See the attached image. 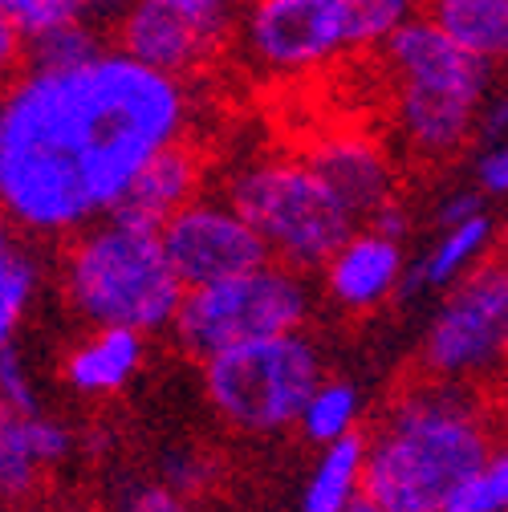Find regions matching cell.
I'll use <instances>...</instances> for the list:
<instances>
[{
  "mask_svg": "<svg viewBox=\"0 0 508 512\" xmlns=\"http://www.w3.org/2000/svg\"><path fill=\"white\" fill-rule=\"evenodd\" d=\"M192 90L106 45L70 70L0 90V212L57 240L114 216L139 167L187 139Z\"/></svg>",
  "mask_w": 508,
  "mask_h": 512,
  "instance_id": "1",
  "label": "cell"
},
{
  "mask_svg": "<svg viewBox=\"0 0 508 512\" xmlns=\"http://www.w3.org/2000/svg\"><path fill=\"white\" fill-rule=\"evenodd\" d=\"M492 452V423L476 391L427 378L403 391L366 439L362 500L378 512H439Z\"/></svg>",
  "mask_w": 508,
  "mask_h": 512,
  "instance_id": "2",
  "label": "cell"
},
{
  "mask_svg": "<svg viewBox=\"0 0 508 512\" xmlns=\"http://www.w3.org/2000/svg\"><path fill=\"white\" fill-rule=\"evenodd\" d=\"M378 61L391 78V126L415 163H452L472 147L492 66L460 53L435 25L411 17Z\"/></svg>",
  "mask_w": 508,
  "mask_h": 512,
  "instance_id": "3",
  "label": "cell"
},
{
  "mask_svg": "<svg viewBox=\"0 0 508 512\" xmlns=\"http://www.w3.org/2000/svg\"><path fill=\"white\" fill-rule=\"evenodd\" d=\"M61 293L90 330H171L183 285L167 265L159 232L106 216L61 248Z\"/></svg>",
  "mask_w": 508,
  "mask_h": 512,
  "instance_id": "4",
  "label": "cell"
},
{
  "mask_svg": "<svg viewBox=\"0 0 508 512\" xmlns=\"http://www.w3.org/2000/svg\"><path fill=\"white\" fill-rule=\"evenodd\" d=\"M224 200L257 232L269 261L293 273L322 269L326 256L358 228L334 191L293 151L240 163L224 183Z\"/></svg>",
  "mask_w": 508,
  "mask_h": 512,
  "instance_id": "5",
  "label": "cell"
},
{
  "mask_svg": "<svg viewBox=\"0 0 508 512\" xmlns=\"http://www.w3.org/2000/svg\"><path fill=\"white\" fill-rule=\"evenodd\" d=\"M309 309H313V289L305 273L265 261L240 277L204 289H183V301L171 317V334L183 354L204 362L232 346L301 334L309 322Z\"/></svg>",
  "mask_w": 508,
  "mask_h": 512,
  "instance_id": "6",
  "label": "cell"
},
{
  "mask_svg": "<svg viewBox=\"0 0 508 512\" xmlns=\"http://www.w3.org/2000/svg\"><path fill=\"white\" fill-rule=\"evenodd\" d=\"M322 378V350L305 330L204 358L208 403L228 427L244 435H277L293 427Z\"/></svg>",
  "mask_w": 508,
  "mask_h": 512,
  "instance_id": "7",
  "label": "cell"
},
{
  "mask_svg": "<svg viewBox=\"0 0 508 512\" xmlns=\"http://www.w3.org/2000/svg\"><path fill=\"white\" fill-rule=\"evenodd\" d=\"M232 41L244 66L269 82H297L350 57L342 0H248Z\"/></svg>",
  "mask_w": 508,
  "mask_h": 512,
  "instance_id": "8",
  "label": "cell"
},
{
  "mask_svg": "<svg viewBox=\"0 0 508 512\" xmlns=\"http://www.w3.org/2000/svg\"><path fill=\"white\" fill-rule=\"evenodd\" d=\"M244 9L248 0H135L114 25V49L155 74L187 82L224 57Z\"/></svg>",
  "mask_w": 508,
  "mask_h": 512,
  "instance_id": "9",
  "label": "cell"
},
{
  "mask_svg": "<svg viewBox=\"0 0 508 512\" xmlns=\"http://www.w3.org/2000/svg\"><path fill=\"white\" fill-rule=\"evenodd\" d=\"M508 342V273L500 261L480 265L448 289L423 338V370L435 382L476 387L488 378Z\"/></svg>",
  "mask_w": 508,
  "mask_h": 512,
  "instance_id": "10",
  "label": "cell"
},
{
  "mask_svg": "<svg viewBox=\"0 0 508 512\" xmlns=\"http://www.w3.org/2000/svg\"><path fill=\"white\" fill-rule=\"evenodd\" d=\"M159 244L183 289H204L269 261L257 232L228 208V200L216 196H200L196 204L175 212L159 228Z\"/></svg>",
  "mask_w": 508,
  "mask_h": 512,
  "instance_id": "11",
  "label": "cell"
},
{
  "mask_svg": "<svg viewBox=\"0 0 508 512\" xmlns=\"http://www.w3.org/2000/svg\"><path fill=\"white\" fill-rule=\"evenodd\" d=\"M309 171L322 179L334 200L362 228L374 212L399 200V167L395 155L366 131H330L317 135L305 151H297Z\"/></svg>",
  "mask_w": 508,
  "mask_h": 512,
  "instance_id": "12",
  "label": "cell"
},
{
  "mask_svg": "<svg viewBox=\"0 0 508 512\" xmlns=\"http://www.w3.org/2000/svg\"><path fill=\"white\" fill-rule=\"evenodd\" d=\"M326 297L346 313H370L407 285V248L383 232L354 228L322 265Z\"/></svg>",
  "mask_w": 508,
  "mask_h": 512,
  "instance_id": "13",
  "label": "cell"
},
{
  "mask_svg": "<svg viewBox=\"0 0 508 512\" xmlns=\"http://www.w3.org/2000/svg\"><path fill=\"white\" fill-rule=\"evenodd\" d=\"M204 175H208L204 151L196 143L179 139L139 167L131 187L122 191L114 216L126 224L159 232L175 212H183L187 204H196L204 196Z\"/></svg>",
  "mask_w": 508,
  "mask_h": 512,
  "instance_id": "14",
  "label": "cell"
},
{
  "mask_svg": "<svg viewBox=\"0 0 508 512\" xmlns=\"http://www.w3.org/2000/svg\"><path fill=\"white\" fill-rule=\"evenodd\" d=\"M74 435L66 423L37 415H17L0 403V496H29L45 468L61 464L70 456Z\"/></svg>",
  "mask_w": 508,
  "mask_h": 512,
  "instance_id": "15",
  "label": "cell"
},
{
  "mask_svg": "<svg viewBox=\"0 0 508 512\" xmlns=\"http://www.w3.org/2000/svg\"><path fill=\"white\" fill-rule=\"evenodd\" d=\"M147 362V338L131 334V330H90L70 354H66V382L86 395V399H102V395H118L122 387H131V378L143 370Z\"/></svg>",
  "mask_w": 508,
  "mask_h": 512,
  "instance_id": "16",
  "label": "cell"
},
{
  "mask_svg": "<svg viewBox=\"0 0 508 512\" xmlns=\"http://www.w3.org/2000/svg\"><path fill=\"white\" fill-rule=\"evenodd\" d=\"M492 244H496L492 212H480V216H472L464 224H452V228H435V240L419 256V265H407V281L448 293L452 285L472 277L480 265H488Z\"/></svg>",
  "mask_w": 508,
  "mask_h": 512,
  "instance_id": "17",
  "label": "cell"
},
{
  "mask_svg": "<svg viewBox=\"0 0 508 512\" xmlns=\"http://www.w3.org/2000/svg\"><path fill=\"white\" fill-rule=\"evenodd\" d=\"M419 17L484 66L508 49V0H423Z\"/></svg>",
  "mask_w": 508,
  "mask_h": 512,
  "instance_id": "18",
  "label": "cell"
},
{
  "mask_svg": "<svg viewBox=\"0 0 508 512\" xmlns=\"http://www.w3.org/2000/svg\"><path fill=\"white\" fill-rule=\"evenodd\" d=\"M362 460L366 435H350L322 447L301 492V512H346L354 500H362Z\"/></svg>",
  "mask_w": 508,
  "mask_h": 512,
  "instance_id": "19",
  "label": "cell"
},
{
  "mask_svg": "<svg viewBox=\"0 0 508 512\" xmlns=\"http://www.w3.org/2000/svg\"><path fill=\"white\" fill-rule=\"evenodd\" d=\"M358 419H362V395H358L354 382L322 378L313 387V395L305 399V407L297 415V427L305 431L309 443L330 447L338 439L358 435Z\"/></svg>",
  "mask_w": 508,
  "mask_h": 512,
  "instance_id": "20",
  "label": "cell"
},
{
  "mask_svg": "<svg viewBox=\"0 0 508 512\" xmlns=\"http://www.w3.org/2000/svg\"><path fill=\"white\" fill-rule=\"evenodd\" d=\"M37 281H41V265L21 240L0 252V350L13 346V334L21 330L37 297Z\"/></svg>",
  "mask_w": 508,
  "mask_h": 512,
  "instance_id": "21",
  "label": "cell"
},
{
  "mask_svg": "<svg viewBox=\"0 0 508 512\" xmlns=\"http://www.w3.org/2000/svg\"><path fill=\"white\" fill-rule=\"evenodd\" d=\"M346 9V33H350V57L354 53H378L411 17H419V0H342Z\"/></svg>",
  "mask_w": 508,
  "mask_h": 512,
  "instance_id": "22",
  "label": "cell"
},
{
  "mask_svg": "<svg viewBox=\"0 0 508 512\" xmlns=\"http://www.w3.org/2000/svg\"><path fill=\"white\" fill-rule=\"evenodd\" d=\"M98 49H106L102 33L86 21H74L66 29H57L33 45H25V70H70L90 61Z\"/></svg>",
  "mask_w": 508,
  "mask_h": 512,
  "instance_id": "23",
  "label": "cell"
},
{
  "mask_svg": "<svg viewBox=\"0 0 508 512\" xmlns=\"http://www.w3.org/2000/svg\"><path fill=\"white\" fill-rule=\"evenodd\" d=\"M508 508V460L504 452H492L476 472H468L439 512H504Z\"/></svg>",
  "mask_w": 508,
  "mask_h": 512,
  "instance_id": "24",
  "label": "cell"
},
{
  "mask_svg": "<svg viewBox=\"0 0 508 512\" xmlns=\"http://www.w3.org/2000/svg\"><path fill=\"white\" fill-rule=\"evenodd\" d=\"M0 21H5L21 45H33L57 29L82 21L74 0H0Z\"/></svg>",
  "mask_w": 508,
  "mask_h": 512,
  "instance_id": "25",
  "label": "cell"
},
{
  "mask_svg": "<svg viewBox=\"0 0 508 512\" xmlns=\"http://www.w3.org/2000/svg\"><path fill=\"white\" fill-rule=\"evenodd\" d=\"M472 191L480 200H504V191H508V147L504 143H476Z\"/></svg>",
  "mask_w": 508,
  "mask_h": 512,
  "instance_id": "26",
  "label": "cell"
},
{
  "mask_svg": "<svg viewBox=\"0 0 508 512\" xmlns=\"http://www.w3.org/2000/svg\"><path fill=\"white\" fill-rule=\"evenodd\" d=\"M0 403L13 407L17 415H37L41 403H37V391H33V378L25 370V362L17 358L13 346L0 350Z\"/></svg>",
  "mask_w": 508,
  "mask_h": 512,
  "instance_id": "27",
  "label": "cell"
},
{
  "mask_svg": "<svg viewBox=\"0 0 508 512\" xmlns=\"http://www.w3.org/2000/svg\"><path fill=\"white\" fill-rule=\"evenodd\" d=\"M122 512H192V508H187V500L175 488H167L159 480V484H139V488L126 492Z\"/></svg>",
  "mask_w": 508,
  "mask_h": 512,
  "instance_id": "28",
  "label": "cell"
},
{
  "mask_svg": "<svg viewBox=\"0 0 508 512\" xmlns=\"http://www.w3.org/2000/svg\"><path fill=\"white\" fill-rule=\"evenodd\" d=\"M488 212L484 200L476 196L472 187H460V191H443V196L435 200V228H452V224H464L472 216Z\"/></svg>",
  "mask_w": 508,
  "mask_h": 512,
  "instance_id": "29",
  "label": "cell"
},
{
  "mask_svg": "<svg viewBox=\"0 0 508 512\" xmlns=\"http://www.w3.org/2000/svg\"><path fill=\"white\" fill-rule=\"evenodd\" d=\"M21 70H25V45L5 21H0V90H5Z\"/></svg>",
  "mask_w": 508,
  "mask_h": 512,
  "instance_id": "30",
  "label": "cell"
},
{
  "mask_svg": "<svg viewBox=\"0 0 508 512\" xmlns=\"http://www.w3.org/2000/svg\"><path fill=\"white\" fill-rule=\"evenodd\" d=\"M78 5V13H82V21L86 25H94L98 33L106 29V25H118V17L135 5V0H74Z\"/></svg>",
  "mask_w": 508,
  "mask_h": 512,
  "instance_id": "31",
  "label": "cell"
},
{
  "mask_svg": "<svg viewBox=\"0 0 508 512\" xmlns=\"http://www.w3.org/2000/svg\"><path fill=\"white\" fill-rule=\"evenodd\" d=\"M13 244H17V228H13V220L5 212H0V252L13 248Z\"/></svg>",
  "mask_w": 508,
  "mask_h": 512,
  "instance_id": "32",
  "label": "cell"
},
{
  "mask_svg": "<svg viewBox=\"0 0 508 512\" xmlns=\"http://www.w3.org/2000/svg\"><path fill=\"white\" fill-rule=\"evenodd\" d=\"M346 512H378V508H374V504H370V500H354V504H350V508H346Z\"/></svg>",
  "mask_w": 508,
  "mask_h": 512,
  "instance_id": "33",
  "label": "cell"
}]
</instances>
